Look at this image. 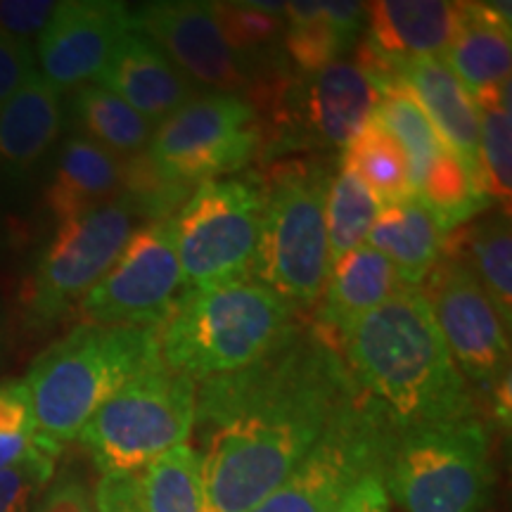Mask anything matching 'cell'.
I'll use <instances>...</instances> for the list:
<instances>
[{"instance_id": "cell-18", "label": "cell", "mask_w": 512, "mask_h": 512, "mask_svg": "<svg viewBox=\"0 0 512 512\" xmlns=\"http://www.w3.org/2000/svg\"><path fill=\"white\" fill-rule=\"evenodd\" d=\"M93 83L124 100L155 128L200 95L169 57L138 29L121 36Z\"/></svg>"}, {"instance_id": "cell-2", "label": "cell", "mask_w": 512, "mask_h": 512, "mask_svg": "<svg viewBox=\"0 0 512 512\" xmlns=\"http://www.w3.org/2000/svg\"><path fill=\"white\" fill-rule=\"evenodd\" d=\"M339 351L356 387L380 403L396 430L479 418L475 394L420 287L401 283Z\"/></svg>"}, {"instance_id": "cell-32", "label": "cell", "mask_w": 512, "mask_h": 512, "mask_svg": "<svg viewBox=\"0 0 512 512\" xmlns=\"http://www.w3.org/2000/svg\"><path fill=\"white\" fill-rule=\"evenodd\" d=\"M140 479L147 512H211L200 458L190 444L152 460Z\"/></svg>"}, {"instance_id": "cell-13", "label": "cell", "mask_w": 512, "mask_h": 512, "mask_svg": "<svg viewBox=\"0 0 512 512\" xmlns=\"http://www.w3.org/2000/svg\"><path fill=\"white\" fill-rule=\"evenodd\" d=\"M185 290L174 219L145 221L76 311L81 323L159 328Z\"/></svg>"}, {"instance_id": "cell-25", "label": "cell", "mask_w": 512, "mask_h": 512, "mask_svg": "<svg viewBox=\"0 0 512 512\" xmlns=\"http://www.w3.org/2000/svg\"><path fill=\"white\" fill-rule=\"evenodd\" d=\"M209 5L223 41L245 67L252 86L256 81L292 69L283 50L285 15L261 10L259 0H238V3L233 0V3Z\"/></svg>"}, {"instance_id": "cell-30", "label": "cell", "mask_w": 512, "mask_h": 512, "mask_svg": "<svg viewBox=\"0 0 512 512\" xmlns=\"http://www.w3.org/2000/svg\"><path fill=\"white\" fill-rule=\"evenodd\" d=\"M380 200L358 181L354 171L337 164L325 195V233H328L330 266L351 249L366 245L370 228L380 211Z\"/></svg>"}, {"instance_id": "cell-37", "label": "cell", "mask_w": 512, "mask_h": 512, "mask_svg": "<svg viewBox=\"0 0 512 512\" xmlns=\"http://www.w3.org/2000/svg\"><path fill=\"white\" fill-rule=\"evenodd\" d=\"M29 512H98L95 494L86 479L76 472H62L50 479Z\"/></svg>"}, {"instance_id": "cell-34", "label": "cell", "mask_w": 512, "mask_h": 512, "mask_svg": "<svg viewBox=\"0 0 512 512\" xmlns=\"http://www.w3.org/2000/svg\"><path fill=\"white\" fill-rule=\"evenodd\" d=\"M283 50L294 74H316L347 55V48L323 15V5L311 0L285 3Z\"/></svg>"}, {"instance_id": "cell-15", "label": "cell", "mask_w": 512, "mask_h": 512, "mask_svg": "<svg viewBox=\"0 0 512 512\" xmlns=\"http://www.w3.org/2000/svg\"><path fill=\"white\" fill-rule=\"evenodd\" d=\"M133 29L150 38L197 93L247 98L252 79L223 41L209 3L157 0L131 10Z\"/></svg>"}, {"instance_id": "cell-11", "label": "cell", "mask_w": 512, "mask_h": 512, "mask_svg": "<svg viewBox=\"0 0 512 512\" xmlns=\"http://www.w3.org/2000/svg\"><path fill=\"white\" fill-rule=\"evenodd\" d=\"M261 145L259 117L245 98L200 93L155 128L147 157L166 181L195 190L238 174L261 157Z\"/></svg>"}, {"instance_id": "cell-23", "label": "cell", "mask_w": 512, "mask_h": 512, "mask_svg": "<svg viewBox=\"0 0 512 512\" xmlns=\"http://www.w3.org/2000/svg\"><path fill=\"white\" fill-rule=\"evenodd\" d=\"M444 62L470 95L510 81V3H456Z\"/></svg>"}, {"instance_id": "cell-21", "label": "cell", "mask_w": 512, "mask_h": 512, "mask_svg": "<svg viewBox=\"0 0 512 512\" xmlns=\"http://www.w3.org/2000/svg\"><path fill=\"white\" fill-rule=\"evenodd\" d=\"M366 41L389 67L415 57H441L456 29V3L377 0L366 3Z\"/></svg>"}, {"instance_id": "cell-19", "label": "cell", "mask_w": 512, "mask_h": 512, "mask_svg": "<svg viewBox=\"0 0 512 512\" xmlns=\"http://www.w3.org/2000/svg\"><path fill=\"white\" fill-rule=\"evenodd\" d=\"M399 285L401 280L394 266L366 242L330 266L313 325L342 347L349 332L368 313L380 309Z\"/></svg>"}, {"instance_id": "cell-27", "label": "cell", "mask_w": 512, "mask_h": 512, "mask_svg": "<svg viewBox=\"0 0 512 512\" xmlns=\"http://www.w3.org/2000/svg\"><path fill=\"white\" fill-rule=\"evenodd\" d=\"M444 252L458 256L470 268L498 316L510 328L512 320V233L510 216L494 214L465 226L444 240Z\"/></svg>"}, {"instance_id": "cell-28", "label": "cell", "mask_w": 512, "mask_h": 512, "mask_svg": "<svg viewBox=\"0 0 512 512\" xmlns=\"http://www.w3.org/2000/svg\"><path fill=\"white\" fill-rule=\"evenodd\" d=\"M418 200L430 209L441 233H453L491 207L484 176L444 145L418 185Z\"/></svg>"}, {"instance_id": "cell-39", "label": "cell", "mask_w": 512, "mask_h": 512, "mask_svg": "<svg viewBox=\"0 0 512 512\" xmlns=\"http://www.w3.org/2000/svg\"><path fill=\"white\" fill-rule=\"evenodd\" d=\"M98 512H147L140 472H110L93 489Z\"/></svg>"}, {"instance_id": "cell-17", "label": "cell", "mask_w": 512, "mask_h": 512, "mask_svg": "<svg viewBox=\"0 0 512 512\" xmlns=\"http://www.w3.org/2000/svg\"><path fill=\"white\" fill-rule=\"evenodd\" d=\"M62 128V93L36 69L0 112V185L24 188L34 181L60 147Z\"/></svg>"}, {"instance_id": "cell-10", "label": "cell", "mask_w": 512, "mask_h": 512, "mask_svg": "<svg viewBox=\"0 0 512 512\" xmlns=\"http://www.w3.org/2000/svg\"><path fill=\"white\" fill-rule=\"evenodd\" d=\"M264 216V181L256 171L197 185L174 216L185 287L252 275Z\"/></svg>"}, {"instance_id": "cell-14", "label": "cell", "mask_w": 512, "mask_h": 512, "mask_svg": "<svg viewBox=\"0 0 512 512\" xmlns=\"http://www.w3.org/2000/svg\"><path fill=\"white\" fill-rule=\"evenodd\" d=\"M420 290L467 384L494 394L510 382V328L470 268L441 252Z\"/></svg>"}, {"instance_id": "cell-36", "label": "cell", "mask_w": 512, "mask_h": 512, "mask_svg": "<svg viewBox=\"0 0 512 512\" xmlns=\"http://www.w3.org/2000/svg\"><path fill=\"white\" fill-rule=\"evenodd\" d=\"M60 453V448L41 441V446L22 463L0 470V512H29L53 479Z\"/></svg>"}, {"instance_id": "cell-33", "label": "cell", "mask_w": 512, "mask_h": 512, "mask_svg": "<svg viewBox=\"0 0 512 512\" xmlns=\"http://www.w3.org/2000/svg\"><path fill=\"white\" fill-rule=\"evenodd\" d=\"M479 121V169L491 200L510 204L512 171V126H510V81L484 88L472 95Z\"/></svg>"}, {"instance_id": "cell-1", "label": "cell", "mask_w": 512, "mask_h": 512, "mask_svg": "<svg viewBox=\"0 0 512 512\" xmlns=\"http://www.w3.org/2000/svg\"><path fill=\"white\" fill-rule=\"evenodd\" d=\"M342 351L311 320L271 354L197 384L195 425L211 512H249L316 446L356 392Z\"/></svg>"}, {"instance_id": "cell-7", "label": "cell", "mask_w": 512, "mask_h": 512, "mask_svg": "<svg viewBox=\"0 0 512 512\" xmlns=\"http://www.w3.org/2000/svg\"><path fill=\"white\" fill-rule=\"evenodd\" d=\"M382 482L406 512H484L496 484L489 427L465 418L396 430Z\"/></svg>"}, {"instance_id": "cell-12", "label": "cell", "mask_w": 512, "mask_h": 512, "mask_svg": "<svg viewBox=\"0 0 512 512\" xmlns=\"http://www.w3.org/2000/svg\"><path fill=\"white\" fill-rule=\"evenodd\" d=\"M133 228L136 216L121 200L57 226L24 294L29 323L48 328L79 309L83 297L119 259Z\"/></svg>"}, {"instance_id": "cell-29", "label": "cell", "mask_w": 512, "mask_h": 512, "mask_svg": "<svg viewBox=\"0 0 512 512\" xmlns=\"http://www.w3.org/2000/svg\"><path fill=\"white\" fill-rule=\"evenodd\" d=\"M339 164L354 171L358 181L373 192L380 204L403 202L415 195L406 152L375 112L356 138L344 147Z\"/></svg>"}, {"instance_id": "cell-20", "label": "cell", "mask_w": 512, "mask_h": 512, "mask_svg": "<svg viewBox=\"0 0 512 512\" xmlns=\"http://www.w3.org/2000/svg\"><path fill=\"white\" fill-rule=\"evenodd\" d=\"M396 79L430 119L441 143L482 174L475 102L444 62V57H415V60L396 64Z\"/></svg>"}, {"instance_id": "cell-26", "label": "cell", "mask_w": 512, "mask_h": 512, "mask_svg": "<svg viewBox=\"0 0 512 512\" xmlns=\"http://www.w3.org/2000/svg\"><path fill=\"white\" fill-rule=\"evenodd\" d=\"M72 133L91 140L121 162L143 155L150 145L155 126L100 83H83L74 88L69 100Z\"/></svg>"}, {"instance_id": "cell-22", "label": "cell", "mask_w": 512, "mask_h": 512, "mask_svg": "<svg viewBox=\"0 0 512 512\" xmlns=\"http://www.w3.org/2000/svg\"><path fill=\"white\" fill-rule=\"evenodd\" d=\"M121 159L69 133L57 147L46 185V209L55 226L105 207L121 195Z\"/></svg>"}, {"instance_id": "cell-42", "label": "cell", "mask_w": 512, "mask_h": 512, "mask_svg": "<svg viewBox=\"0 0 512 512\" xmlns=\"http://www.w3.org/2000/svg\"><path fill=\"white\" fill-rule=\"evenodd\" d=\"M335 512H389V494L384 489L382 472L361 479Z\"/></svg>"}, {"instance_id": "cell-43", "label": "cell", "mask_w": 512, "mask_h": 512, "mask_svg": "<svg viewBox=\"0 0 512 512\" xmlns=\"http://www.w3.org/2000/svg\"><path fill=\"white\" fill-rule=\"evenodd\" d=\"M5 351H8V330H5V316L0 311V363H3Z\"/></svg>"}, {"instance_id": "cell-31", "label": "cell", "mask_w": 512, "mask_h": 512, "mask_svg": "<svg viewBox=\"0 0 512 512\" xmlns=\"http://www.w3.org/2000/svg\"><path fill=\"white\" fill-rule=\"evenodd\" d=\"M377 91V107L375 114L380 117L384 126L392 131L396 143L401 145V150L406 152L408 166H411V181L413 190L418 192V185L425 176L427 166L432 164V159L439 155V150L444 147L437 131H434L430 119L425 117V112L420 110V105L415 102L411 93L403 88V83L392 76V79H382L375 83Z\"/></svg>"}, {"instance_id": "cell-6", "label": "cell", "mask_w": 512, "mask_h": 512, "mask_svg": "<svg viewBox=\"0 0 512 512\" xmlns=\"http://www.w3.org/2000/svg\"><path fill=\"white\" fill-rule=\"evenodd\" d=\"M261 124V159L292 152L344 150L377 107L370 76L354 60L316 74H283L256 81L247 95Z\"/></svg>"}, {"instance_id": "cell-4", "label": "cell", "mask_w": 512, "mask_h": 512, "mask_svg": "<svg viewBox=\"0 0 512 512\" xmlns=\"http://www.w3.org/2000/svg\"><path fill=\"white\" fill-rule=\"evenodd\" d=\"M162 363L157 328L81 323L31 363L27 387L38 439L60 448L114 392Z\"/></svg>"}, {"instance_id": "cell-9", "label": "cell", "mask_w": 512, "mask_h": 512, "mask_svg": "<svg viewBox=\"0 0 512 512\" xmlns=\"http://www.w3.org/2000/svg\"><path fill=\"white\" fill-rule=\"evenodd\" d=\"M394 432L380 403L356 389L302 463L249 512H335L361 479L384 470Z\"/></svg>"}, {"instance_id": "cell-41", "label": "cell", "mask_w": 512, "mask_h": 512, "mask_svg": "<svg viewBox=\"0 0 512 512\" xmlns=\"http://www.w3.org/2000/svg\"><path fill=\"white\" fill-rule=\"evenodd\" d=\"M323 5V15L335 29V34L342 41V46L351 53L361 41L363 29H366V3H320Z\"/></svg>"}, {"instance_id": "cell-3", "label": "cell", "mask_w": 512, "mask_h": 512, "mask_svg": "<svg viewBox=\"0 0 512 512\" xmlns=\"http://www.w3.org/2000/svg\"><path fill=\"white\" fill-rule=\"evenodd\" d=\"M302 318L254 275L188 287L157 328L159 354L166 366L202 384L271 354Z\"/></svg>"}, {"instance_id": "cell-40", "label": "cell", "mask_w": 512, "mask_h": 512, "mask_svg": "<svg viewBox=\"0 0 512 512\" xmlns=\"http://www.w3.org/2000/svg\"><path fill=\"white\" fill-rule=\"evenodd\" d=\"M57 3L48 0H0V31L22 38H38L53 17Z\"/></svg>"}, {"instance_id": "cell-35", "label": "cell", "mask_w": 512, "mask_h": 512, "mask_svg": "<svg viewBox=\"0 0 512 512\" xmlns=\"http://www.w3.org/2000/svg\"><path fill=\"white\" fill-rule=\"evenodd\" d=\"M41 446L27 382H0V470L22 463Z\"/></svg>"}, {"instance_id": "cell-24", "label": "cell", "mask_w": 512, "mask_h": 512, "mask_svg": "<svg viewBox=\"0 0 512 512\" xmlns=\"http://www.w3.org/2000/svg\"><path fill=\"white\" fill-rule=\"evenodd\" d=\"M368 240L394 266L403 285L420 287L439 264L446 235L430 209L413 195L403 202L382 204Z\"/></svg>"}, {"instance_id": "cell-8", "label": "cell", "mask_w": 512, "mask_h": 512, "mask_svg": "<svg viewBox=\"0 0 512 512\" xmlns=\"http://www.w3.org/2000/svg\"><path fill=\"white\" fill-rule=\"evenodd\" d=\"M197 384L166 363L128 380L95 411L79 441L102 475L140 472L171 448L188 444Z\"/></svg>"}, {"instance_id": "cell-5", "label": "cell", "mask_w": 512, "mask_h": 512, "mask_svg": "<svg viewBox=\"0 0 512 512\" xmlns=\"http://www.w3.org/2000/svg\"><path fill=\"white\" fill-rule=\"evenodd\" d=\"M332 171L325 157H287L261 174L264 216L252 275L299 311L318 304L330 273L325 195Z\"/></svg>"}, {"instance_id": "cell-38", "label": "cell", "mask_w": 512, "mask_h": 512, "mask_svg": "<svg viewBox=\"0 0 512 512\" xmlns=\"http://www.w3.org/2000/svg\"><path fill=\"white\" fill-rule=\"evenodd\" d=\"M34 72L36 53L31 43L0 31V112Z\"/></svg>"}, {"instance_id": "cell-16", "label": "cell", "mask_w": 512, "mask_h": 512, "mask_svg": "<svg viewBox=\"0 0 512 512\" xmlns=\"http://www.w3.org/2000/svg\"><path fill=\"white\" fill-rule=\"evenodd\" d=\"M131 29V8L119 0L57 3L36 41L38 72L60 93L93 83Z\"/></svg>"}]
</instances>
